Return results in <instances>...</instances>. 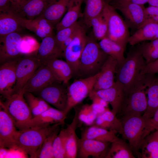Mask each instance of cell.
<instances>
[{
	"mask_svg": "<svg viewBox=\"0 0 158 158\" xmlns=\"http://www.w3.org/2000/svg\"><path fill=\"white\" fill-rule=\"evenodd\" d=\"M146 64L138 47L130 49L124 61L118 66L116 81L123 85L125 95L140 78L141 70Z\"/></svg>",
	"mask_w": 158,
	"mask_h": 158,
	"instance_id": "obj_1",
	"label": "cell"
},
{
	"mask_svg": "<svg viewBox=\"0 0 158 158\" xmlns=\"http://www.w3.org/2000/svg\"><path fill=\"white\" fill-rule=\"evenodd\" d=\"M50 1L27 0L19 9L15 12H12L19 17L32 20L41 14Z\"/></svg>",
	"mask_w": 158,
	"mask_h": 158,
	"instance_id": "obj_26",
	"label": "cell"
},
{
	"mask_svg": "<svg viewBox=\"0 0 158 158\" xmlns=\"http://www.w3.org/2000/svg\"><path fill=\"white\" fill-rule=\"evenodd\" d=\"M24 97L33 117L40 115L51 107L43 99L39 97L35 96L32 92H25Z\"/></svg>",
	"mask_w": 158,
	"mask_h": 158,
	"instance_id": "obj_38",
	"label": "cell"
},
{
	"mask_svg": "<svg viewBox=\"0 0 158 158\" xmlns=\"http://www.w3.org/2000/svg\"><path fill=\"white\" fill-rule=\"evenodd\" d=\"M92 101V103L101 105L106 108H108L109 103L105 100L98 96L94 90L90 93L88 96Z\"/></svg>",
	"mask_w": 158,
	"mask_h": 158,
	"instance_id": "obj_48",
	"label": "cell"
},
{
	"mask_svg": "<svg viewBox=\"0 0 158 158\" xmlns=\"http://www.w3.org/2000/svg\"><path fill=\"white\" fill-rule=\"evenodd\" d=\"M148 3L149 6L158 7V0H150Z\"/></svg>",
	"mask_w": 158,
	"mask_h": 158,
	"instance_id": "obj_53",
	"label": "cell"
},
{
	"mask_svg": "<svg viewBox=\"0 0 158 158\" xmlns=\"http://www.w3.org/2000/svg\"><path fill=\"white\" fill-rule=\"evenodd\" d=\"M58 126L45 138L38 152L36 158H54L53 144L54 140L60 131V126Z\"/></svg>",
	"mask_w": 158,
	"mask_h": 158,
	"instance_id": "obj_39",
	"label": "cell"
},
{
	"mask_svg": "<svg viewBox=\"0 0 158 158\" xmlns=\"http://www.w3.org/2000/svg\"><path fill=\"white\" fill-rule=\"evenodd\" d=\"M66 116L63 111L51 107L40 115L32 117L27 128L45 127L57 123L62 125L65 123Z\"/></svg>",
	"mask_w": 158,
	"mask_h": 158,
	"instance_id": "obj_20",
	"label": "cell"
},
{
	"mask_svg": "<svg viewBox=\"0 0 158 158\" xmlns=\"http://www.w3.org/2000/svg\"><path fill=\"white\" fill-rule=\"evenodd\" d=\"M96 40L94 38L88 37L80 60L77 76L79 78L97 74L109 56Z\"/></svg>",
	"mask_w": 158,
	"mask_h": 158,
	"instance_id": "obj_3",
	"label": "cell"
},
{
	"mask_svg": "<svg viewBox=\"0 0 158 158\" xmlns=\"http://www.w3.org/2000/svg\"><path fill=\"white\" fill-rule=\"evenodd\" d=\"M79 109L75 108V115L73 120L70 124L67 125V127L65 129L66 136V158H75L77 157L79 138L77 135L76 130L79 121L78 117Z\"/></svg>",
	"mask_w": 158,
	"mask_h": 158,
	"instance_id": "obj_25",
	"label": "cell"
},
{
	"mask_svg": "<svg viewBox=\"0 0 158 158\" xmlns=\"http://www.w3.org/2000/svg\"><path fill=\"white\" fill-rule=\"evenodd\" d=\"M11 6V0H0V13L9 11Z\"/></svg>",
	"mask_w": 158,
	"mask_h": 158,
	"instance_id": "obj_50",
	"label": "cell"
},
{
	"mask_svg": "<svg viewBox=\"0 0 158 158\" xmlns=\"http://www.w3.org/2000/svg\"><path fill=\"white\" fill-rule=\"evenodd\" d=\"M22 28L18 17L11 11L0 13V37L19 32Z\"/></svg>",
	"mask_w": 158,
	"mask_h": 158,
	"instance_id": "obj_32",
	"label": "cell"
},
{
	"mask_svg": "<svg viewBox=\"0 0 158 158\" xmlns=\"http://www.w3.org/2000/svg\"><path fill=\"white\" fill-rule=\"evenodd\" d=\"M158 39V30H157V34H156V36H155V38H154V39Z\"/></svg>",
	"mask_w": 158,
	"mask_h": 158,
	"instance_id": "obj_55",
	"label": "cell"
},
{
	"mask_svg": "<svg viewBox=\"0 0 158 158\" xmlns=\"http://www.w3.org/2000/svg\"><path fill=\"white\" fill-rule=\"evenodd\" d=\"M154 75H147V107L142 115L146 120L152 117L158 108V76Z\"/></svg>",
	"mask_w": 158,
	"mask_h": 158,
	"instance_id": "obj_22",
	"label": "cell"
},
{
	"mask_svg": "<svg viewBox=\"0 0 158 158\" xmlns=\"http://www.w3.org/2000/svg\"><path fill=\"white\" fill-rule=\"evenodd\" d=\"M89 27L92 28L94 38L96 40L99 41L107 37L108 23L102 12L91 20Z\"/></svg>",
	"mask_w": 158,
	"mask_h": 158,
	"instance_id": "obj_36",
	"label": "cell"
},
{
	"mask_svg": "<svg viewBox=\"0 0 158 158\" xmlns=\"http://www.w3.org/2000/svg\"><path fill=\"white\" fill-rule=\"evenodd\" d=\"M84 0H70L67 11L56 26L57 31L71 26L78 21Z\"/></svg>",
	"mask_w": 158,
	"mask_h": 158,
	"instance_id": "obj_31",
	"label": "cell"
},
{
	"mask_svg": "<svg viewBox=\"0 0 158 158\" xmlns=\"http://www.w3.org/2000/svg\"><path fill=\"white\" fill-rule=\"evenodd\" d=\"M99 73L91 77L75 80L68 87V101L64 112L66 116L71 110L81 102L93 90Z\"/></svg>",
	"mask_w": 158,
	"mask_h": 158,
	"instance_id": "obj_8",
	"label": "cell"
},
{
	"mask_svg": "<svg viewBox=\"0 0 158 158\" xmlns=\"http://www.w3.org/2000/svg\"><path fill=\"white\" fill-rule=\"evenodd\" d=\"M43 64L36 55H25L19 59L16 68L15 93L23 89L35 72Z\"/></svg>",
	"mask_w": 158,
	"mask_h": 158,
	"instance_id": "obj_13",
	"label": "cell"
},
{
	"mask_svg": "<svg viewBox=\"0 0 158 158\" xmlns=\"http://www.w3.org/2000/svg\"><path fill=\"white\" fill-rule=\"evenodd\" d=\"M116 133L114 131L93 125L89 126L82 131L81 138L111 143L119 139Z\"/></svg>",
	"mask_w": 158,
	"mask_h": 158,
	"instance_id": "obj_27",
	"label": "cell"
},
{
	"mask_svg": "<svg viewBox=\"0 0 158 158\" xmlns=\"http://www.w3.org/2000/svg\"><path fill=\"white\" fill-rule=\"evenodd\" d=\"M98 43L105 53L117 61L118 66L124 61L125 59L124 55L125 49L119 44L107 37L100 40Z\"/></svg>",
	"mask_w": 158,
	"mask_h": 158,
	"instance_id": "obj_33",
	"label": "cell"
},
{
	"mask_svg": "<svg viewBox=\"0 0 158 158\" xmlns=\"http://www.w3.org/2000/svg\"><path fill=\"white\" fill-rule=\"evenodd\" d=\"M90 105L92 109L96 112L98 115L104 112L108 108L96 103H92Z\"/></svg>",
	"mask_w": 158,
	"mask_h": 158,
	"instance_id": "obj_51",
	"label": "cell"
},
{
	"mask_svg": "<svg viewBox=\"0 0 158 158\" xmlns=\"http://www.w3.org/2000/svg\"><path fill=\"white\" fill-rule=\"evenodd\" d=\"M27 0H11V4L10 11L14 13L22 7Z\"/></svg>",
	"mask_w": 158,
	"mask_h": 158,
	"instance_id": "obj_49",
	"label": "cell"
},
{
	"mask_svg": "<svg viewBox=\"0 0 158 158\" xmlns=\"http://www.w3.org/2000/svg\"><path fill=\"white\" fill-rule=\"evenodd\" d=\"M25 92L22 90L2 102L19 130L27 128L28 124L33 117L24 97Z\"/></svg>",
	"mask_w": 158,
	"mask_h": 158,
	"instance_id": "obj_5",
	"label": "cell"
},
{
	"mask_svg": "<svg viewBox=\"0 0 158 158\" xmlns=\"http://www.w3.org/2000/svg\"><path fill=\"white\" fill-rule=\"evenodd\" d=\"M146 120L142 116H123L121 121L123 137L128 140L134 155L140 157V148L144 140L143 134Z\"/></svg>",
	"mask_w": 158,
	"mask_h": 158,
	"instance_id": "obj_7",
	"label": "cell"
},
{
	"mask_svg": "<svg viewBox=\"0 0 158 158\" xmlns=\"http://www.w3.org/2000/svg\"><path fill=\"white\" fill-rule=\"evenodd\" d=\"M111 143L105 158H135L129 145L119 139Z\"/></svg>",
	"mask_w": 158,
	"mask_h": 158,
	"instance_id": "obj_35",
	"label": "cell"
},
{
	"mask_svg": "<svg viewBox=\"0 0 158 158\" xmlns=\"http://www.w3.org/2000/svg\"><path fill=\"white\" fill-rule=\"evenodd\" d=\"M56 82H59L47 65L44 64L35 72L22 90L25 92L35 93Z\"/></svg>",
	"mask_w": 158,
	"mask_h": 158,
	"instance_id": "obj_16",
	"label": "cell"
},
{
	"mask_svg": "<svg viewBox=\"0 0 158 158\" xmlns=\"http://www.w3.org/2000/svg\"><path fill=\"white\" fill-rule=\"evenodd\" d=\"M118 66L117 61L109 56L98 73L93 90L106 89L112 86L115 82V74Z\"/></svg>",
	"mask_w": 158,
	"mask_h": 158,
	"instance_id": "obj_19",
	"label": "cell"
},
{
	"mask_svg": "<svg viewBox=\"0 0 158 158\" xmlns=\"http://www.w3.org/2000/svg\"><path fill=\"white\" fill-rule=\"evenodd\" d=\"M140 150L141 158H158V130L145 138Z\"/></svg>",
	"mask_w": 158,
	"mask_h": 158,
	"instance_id": "obj_34",
	"label": "cell"
},
{
	"mask_svg": "<svg viewBox=\"0 0 158 158\" xmlns=\"http://www.w3.org/2000/svg\"><path fill=\"white\" fill-rule=\"evenodd\" d=\"M98 115L90 105L86 104L79 109L78 117L79 121L89 126L93 124Z\"/></svg>",
	"mask_w": 158,
	"mask_h": 158,
	"instance_id": "obj_41",
	"label": "cell"
},
{
	"mask_svg": "<svg viewBox=\"0 0 158 158\" xmlns=\"http://www.w3.org/2000/svg\"><path fill=\"white\" fill-rule=\"evenodd\" d=\"M70 0H50L39 17L45 18L56 26L66 13Z\"/></svg>",
	"mask_w": 158,
	"mask_h": 158,
	"instance_id": "obj_23",
	"label": "cell"
},
{
	"mask_svg": "<svg viewBox=\"0 0 158 158\" xmlns=\"http://www.w3.org/2000/svg\"><path fill=\"white\" fill-rule=\"evenodd\" d=\"M141 54L146 64L152 62L158 59V48Z\"/></svg>",
	"mask_w": 158,
	"mask_h": 158,
	"instance_id": "obj_47",
	"label": "cell"
},
{
	"mask_svg": "<svg viewBox=\"0 0 158 158\" xmlns=\"http://www.w3.org/2000/svg\"><path fill=\"white\" fill-rule=\"evenodd\" d=\"M158 29V23H149L143 24L130 36L128 43L134 46L142 42L154 40Z\"/></svg>",
	"mask_w": 158,
	"mask_h": 158,
	"instance_id": "obj_29",
	"label": "cell"
},
{
	"mask_svg": "<svg viewBox=\"0 0 158 158\" xmlns=\"http://www.w3.org/2000/svg\"><path fill=\"white\" fill-rule=\"evenodd\" d=\"M81 25L80 23L77 21L70 26L57 31L55 37L60 48L63 42L75 32Z\"/></svg>",
	"mask_w": 158,
	"mask_h": 158,
	"instance_id": "obj_42",
	"label": "cell"
},
{
	"mask_svg": "<svg viewBox=\"0 0 158 158\" xmlns=\"http://www.w3.org/2000/svg\"><path fill=\"white\" fill-rule=\"evenodd\" d=\"M141 53L158 48V39L151 40L148 42L144 43L138 46Z\"/></svg>",
	"mask_w": 158,
	"mask_h": 158,
	"instance_id": "obj_46",
	"label": "cell"
},
{
	"mask_svg": "<svg viewBox=\"0 0 158 158\" xmlns=\"http://www.w3.org/2000/svg\"><path fill=\"white\" fill-rule=\"evenodd\" d=\"M44 64L49 67L59 82L67 85L73 76V71L66 61L56 58L51 59Z\"/></svg>",
	"mask_w": 158,
	"mask_h": 158,
	"instance_id": "obj_28",
	"label": "cell"
},
{
	"mask_svg": "<svg viewBox=\"0 0 158 158\" xmlns=\"http://www.w3.org/2000/svg\"><path fill=\"white\" fill-rule=\"evenodd\" d=\"M141 74H158V59L155 61L146 64L141 70Z\"/></svg>",
	"mask_w": 158,
	"mask_h": 158,
	"instance_id": "obj_45",
	"label": "cell"
},
{
	"mask_svg": "<svg viewBox=\"0 0 158 158\" xmlns=\"http://www.w3.org/2000/svg\"><path fill=\"white\" fill-rule=\"evenodd\" d=\"M149 0H114L113 1L119 2L130 3L139 5H144L145 4L147 3H148Z\"/></svg>",
	"mask_w": 158,
	"mask_h": 158,
	"instance_id": "obj_52",
	"label": "cell"
},
{
	"mask_svg": "<svg viewBox=\"0 0 158 158\" xmlns=\"http://www.w3.org/2000/svg\"><path fill=\"white\" fill-rule=\"evenodd\" d=\"M16 128L13 119L0 100V149H14L15 140L18 131Z\"/></svg>",
	"mask_w": 158,
	"mask_h": 158,
	"instance_id": "obj_14",
	"label": "cell"
},
{
	"mask_svg": "<svg viewBox=\"0 0 158 158\" xmlns=\"http://www.w3.org/2000/svg\"><path fill=\"white\" fill-rule=\"evenodd\" d=\"M109 144L93 139L79 138L77 157L105 158L110 148Z\"/></svg>",
	"mask_w": 158,
	"mask_h": 158,
	"instance_id": "obj_17",
	"label": "cell"
},
{
	"mask_svg": "<svg viewBox=\"0 0 158 158\" xmlns=\"http://www.w3.org/2000/svg\"><path fill=\"white\" fill-rule=\"evenodd\" d=\"M19 59L0 64V94L5 99L15 93L17 79L16 68Z\"/></svg>",
	"mask_w": 158,
	"mask_h": 158,
	"instance_id": "obj_15",
	"label": "cell"
},
{
	"mask_svg": "<svg viewBox=\"0 0 158 158\" xmlns=\"http://www.w3.org/2000/svg\"><path fill=\"white\" fill-rule=\"evenodd\" d=\"M85 6L83 14V21L88 27L91 20L99 15L103 11L104 0H84Z\"/></svg>",
	"mask_w": 158,
	"mask_h": 158,
	"instance_id": "obj_37",
	"label": "cell"
},
{
	"mask_svg": "<svg viewBox=\"0 0 158 158\" xmlns=\"http://www.w3.org/2000/svg\"><path fill=\"white\" fill-rule=\"evenodd\" d=\"M145 77V75H142L125 95L120 112L123 116H142L145 111L147 107V84Z\"/></svg>",
	"mask_w": 158,
	"mask_h": 158,
	"instance_id": "obj_4",
	"label": "cell"
},
{
	"mask_svg": "<svg viewBox=\"0 0 158 158\" xmlns=\"http://www.w3.org/2000/svg\"><path fill=\"white\" fill-rule=\"evenodd\" d=\"M60 123L44 127L30 128L19 130L15 142V149L36 158L37 154L46 137L58 126Z\"/></svg>",
	"mask_w": 158,
	"mask_h": 158,
	"instance_id": "obj_2",
	"label": "cell"
},
{
	"mask_svg": "<svg viewBox=\"0 0 158 158\" xmlns=\"http://www.w3.org/2000/svg\"><path fill=\"white\" fill-rule=\"evenodd\" d=\"M145 23H158V7L149 6L145 8Z\"/></svg>",
	"mask_w": 158,
	"mask_h": 158,
	"instance_id": "obj_44",
	"label": "cell"
},
{
	"mask_svg": "<svg viewBox=\"0 0 158 158\" xmlns=\"http://www.w3.org/2000/svg\"><path fill=\"white\" fill-rule=\"evenodd\" d=\"M109 4L121 12L129 28L132 30L135 31L144 23L145 14L144 5L114 1Z\"/></svg>",
	"mask_w": 158,
	"mask_h": 158,
	"instance_id": "obj_10",
	"label": "cell"
},
{
	"mask_svg": "<svg viewBox=\"0 0 158 158\" xmlns=\"http://www.w3.org/2000/svg\"><path fill=\"white\" fill-rule=\"evenodd\" d=\"M36 55L44 64L51 59L63 56V53L55 36L52 35L42 39Z\"/></svg>",
	"mask_w": 158,
	"mask_h": 158,
	"instance_id": "obj_21",
	"label": "cell"
},
{
	"mask_svg": "<svg viewBox=\"0 0 158 158\" xmlns=\"http://www.w3.org/2000/svg\"><path fill=\"white\" fill-rule=\"evenodd\" d=\"M66 85L61 82H55L35 93L48 104L64 112L68 101V87Z\"/></svg>",
	"mask_w": 158,
	"mask_h": 158,
	"instance_id": "obj_11",
	"label": "cell"
},
{
	"mask_svg": "<svg viewBox=\"0 0 158 158\" xmlns=\"http://www.w3.org/2000/svg\"><path fill=\"white\" fill-rule=\"evenodd\" d=\"M113 0H104V1L105 3L109 4Z\"/></svg>",
	"mask_w": 158,
	"mask_h": 158,
	"instance_id": "obj_54",
	"label": "cell"
},
{
	"mask_svg": "<svg viewBox=\"0 0 158 158\" xmlns=\"http://www.w3.org/2000/svg\"><path fill=\"white\" fill-rule=\"evenodd\" d=\"M87 38L85 29L81 25L73 40L63 51V56L71 66L73 76H77L80 60Z\"/></svg>",
	"mask_w": 158,
	"mask_h": 158,
	"instance_id": "obj_9",
	"label": "cell"
},
{
	"mask_svg": "<svg viewBox=\"0 0 158 158\" xmlns=\"http://www.w3.org/2000/svg\"><path fill=\"white\" fill-rule=\"evenodd\" d=\"M17 16L23 28L33 32L38 37L43 39L53 35L55 26L45 18L39 16L34 19L28 20Z\"/></svg>",
	"mask_w": 158,
	"mask_h": 158,
	"instance_id": "obj_24",
	"label": "cell"
},
{
	"mask_svg": "<svg viewBox=\"0 0 158 158\" xmlns=\"http://www.w3.org/2000/svg\"><path fill=\"white\" fill-rule=\"evenodd\" d=\"M157 130H158V108L152 117L146 120L143 134V140L150 133Z\"/></svg>",
	"mask_w": 158,
	"mask_h": 158,
	"instance_id": "obj_43",
	"label": "cell"
},
{
	"mask_svg": "<svg viewBox=\"0 0 158 158\" xmlns=\"http://www.w3.org/2000/svg\"><path fill=\"white\" fill-rule=\"evenodd\" d=\"M96 94L109 104L112 107L111 111L115 115L120 112L124 99L125 93L123 87L116 81L111 87L104 89L94 90Z\"/></svg>",
	"mask_w": 158,
	"mask_h": 158,
	"instance_id": "obj_18",
	"label": "cell"
},
{
	"mask_svg": "<svg viewBox=\"0 0 158 158\" xmlns=\"http://www.w3.org/2000/svg\"><path fill=\"white\" fill-rule=\"evenodd\" d=\"M23 39L19 32L0 37V63L17 60L21 57Z\"/></svg>",
	"mask_w": 158,
	"mask_h": 158,
	"instance_id": "obj_12",
	"label": "cell"
},
{
	"mask_svg": "<svg viewBox=\"0 0 158 158\" xmlns=\"http://www.w3.org/2000/svg\"><path fill=\"white\" fill-rule=\"evenodd\" d=\"M102 12L108 23L107 37L125 49L130 36L126 23L109 4L105 2Z\"/></svg>",
	"mask_w": 158,
	"mask_h": 158,
	"instance_id": "obj_6",
	"label": "cell"
},
{
	"mask_svg": "<svg viewBox=\"0 0 158 158\" xmlns=\"http://www.w3.org/2000/svg\"><path fill=\"white\" fill-rule=\"evenodd\" d=\"M93 125L114 131L122 135L123 134V127L121 121L108 108L104 112L98 115Z\"/></svg>",
	"mask_w": 158,
	"mask_h": 158,
	"instance_id": "obj_30",
	"label": "cell"
},
{
	"mask_svg": "<svg viewBox=\"0 0 158 158\" xmlns=\"http://www.w3.org/2000/svg\"><path fill=\"white\" fill-rule=\"evenodd\" d=\"M66 139L65 129L61 130L53 143L54 158H66Z\"/></svg>",
	"mask_w": 158,
	"mask_h": 158,
	"instance_id": "obj_40",
	"label": "cell"
}]
</instances>
